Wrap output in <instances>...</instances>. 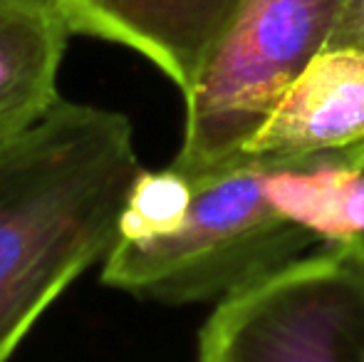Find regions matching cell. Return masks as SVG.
Returning a JSON list of instances; mask_svg holds the SVG:
<instances>
[{"label": "cell", "instance_id": "obj_8", "mask_svg": "<svg viewBox=\"0 0 364 362\" xmlns=\"http://www.w3.org/2000/svg\"><path fill=\"white\" fill-rule=\"evenodd\" d=\"M191 203V179L173 169L149 171L144 169L132 188L124 218H122V238H154L171 233L186 216Z\"/></svg>", "mask_w": 364, "mask_h": 362}, {"label": "cell", "instance_id": "obj_6", "mask_svg": "<svg viewBox=\"0 0 364 362\" xmlns=\"http://www.w3.org/2000/svg\"><path fill=\"white\" fill-rule=\"evenodd\" d=\"M364 142V53L325 48L297 75L240 151L297 156L350 151Z\"/></svg>", "mask_w": 364, "mask_h": 362}, {"label": "cell", "instance_id": "obj_1", "mask_svg": "<svg viewBox=\"0 0 364 362\" xmlns=\"http://www.w3.org/2000/svg\"><path fill=\"white\" fill-rule=\"evenodd\" d=\"M144 171L127 115L63 100L0 144V362L122 238Z\"/></svg>", "mask_w": 364, "mask_h": 362}, {"label": "cell", "instance_id": "obj_11", "mask_svg": "<svg viewBox=\"0 0 364 362\" xmlns=\"http://www.w3.org/2000/svg\"><path fill=\"white\" fill-rule=\"evenodd\" d=\"M362 362H364V355H362Z\"/></svg>", "mask_w": 364, "mask_h": 362}, {"label": "cell", "instance_id": "obj_7", "mask_svg": "<svg viewBox=\"0 0 364 362\" xmlns=\"http://www.w3.org/2000/svg\"><path fill=\"white\" fill-rule=\"evenodd\" d=\"M73 28L53 0H0V144L38 127L60 97Z\"/></svg>", "mask_w": 364, "mask_h": 362}, {"label": "cell", "instance_id": "obj_2", "mask_svg": "<svg viewBox=\"0 0 364 362\" xmlns=\"http://www.w3.org/2000/svg\"><path fill=\"white\" fill-rule=\"evenodd\" d=\"M268 159L243 154L191 179V203L166 236L119 238L102 261V283L139 300L188 305L225 298L240 285L317 251L312 233L270 198Z\"/></svg>", "mask_w": 364, "mask_h": 362}, {"label": "cell", "instance_id": "obj_9", "mask_svg": "<svg viewBox=\"0 0 364 362\" xmlns=\"http://www.w3.org/2000/svg\"><path fill=\"white\" fill-rule=\"evenodd\" d=\"M327 48H350L364 53V0H340Z\"/></svg>", "mask_w": 364, "mask_h": 362}, {"label": "cell", "instance_id": "obj_3", "mask_svg": "<svg viewBox=\"0 0 364 362\" xmlns=\"http://www.w3.org/2000/svg\"><path fill=\"white\" fill-rule=\"evenodd\" d=\"M340 0H243L183 92L171 166L193 176L240 154L280 97L327 48Z\"/></svg>", "mask_w": 364, "mask_h": 362}, {"label": "cell", "instance_id": "obj_5", "mask_svg": "<svg viewBox=\"0 0 364 362\" xmlns=\"http://www.w3.org/2000/svg\"><path fill=\"white\" fill-rule=\"evenodd\" d=\"M75 35L122 45L161 70L181 95L243 0H53Z\"/></svg>", "mask_w": 364, "mask_h": 362}, {"label": "cell", "instance_id": "obj_10", "mask_svg": "<svg viewBox=\"0 0 364 362\" xmlns=\"http://www.w3.org/2000/svg\"><path fill=\"white\" fill-rule=\"evenodd\" d=\"M350 248H355V251H360L362 256H364V241H362V243H357V246H350Z\"/></svg>", "mask_w": 364, "mask_h": 362}, {"label": "cell", "instance_id": "obj_4", "mask_svg": "<svg viewBox=\"0 0 364 362\" xmlns=\"http://www.w3.org/2000/svg\"><path fill=\"white\" fill-rule=\"evenodd\" d=\"M364 256L310 251L220 298L198 362H362Z\"/></svg>", "mask_w": 364, "mask_h": 362}]
</instances>
